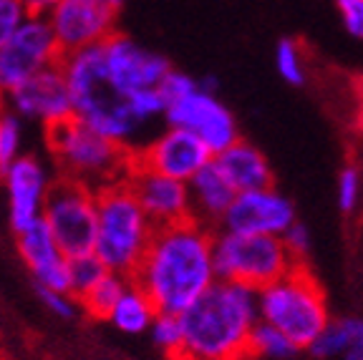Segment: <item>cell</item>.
I'll return each instance as SVG.
<instances>
[{
  "instance_id": "ac0fdd59",
  "label": "cell",
  "mask_w": 363,
  "mask_h": 360,
  "mask_svg": "<svg viewBox=\"0 0 363 360\" xmlns=\"http://www.w3.org/2000/svg\"><path fill=\"white\" fill-rule=\"evenodd\" d=\"M18 254L33 275L35 287L66 290L68 293V254L53 237L51 227L43 220L16 232Z\"/></svg>"
},
{
  "instance_id": "1f68e13d",
  "label": "cell",
  "mask_w": 363,
  "mask_h": 360,
  "mask_svg": "<svg viewBox=\"0 0 363 360\" xmlns=\"http://www.w3.org/2000/svg\"><path fill=\"white\" fill-rule=\"evenodd\" d=\"M283 242H285V247H288L290 257L295 259V265H306V257L311 254V247H313V237H311V230H308L303 222L295 220L293 225L285 230Z\"/></svg>"
},
{
  "instance_id": "5bb4252c",
  "label": "cell",
  "mask_w": 363,
  "mask_h": 360,
  "mask_svg": "<svg viewBox=\"0 0 363 360\" xmlns=\"http://www.w3.org/2000/svg\"><path fill=\"white\" fill-rule=\"evenodd\" d=\"M101 53L108 79L126 96L144 89H159L172 71L169 61L162 53L121 33H113L108 40H104Z\"/></svg>"
},
{
  "instance_id": "8fae6325",
  "label": "cell",
  "mask_w": 363,
  "mask_h": 360,
  "mask_svg": "<svg viewBox=\"0 0 363 360\" xmlns=\"http://www.w3.org/2000/svg\"><path fill=\"white\" fill-rule=\"evenodd\" d=\"M45 18L63 56L101 45L116 33V8L108 0H56Z\"/></svg>"
},
{
  "instance_id": "3957f363",
  "label": "cell",
  "mask_w": 363,
  "mask_h": 360,
  "mask_svg": "<svg viewBox=\"0 0 363 360\" xmlns=\"http://www.w3.org/2000/svg\"><path fill=\"white\" fill-rule=\"evenodd\" d=\"M61 66L66 71L71 96H74L76 118L126 147L131 154L147 144L144 141L147 129L139 124V118L131 111V96L119 91L108 79L101 45L66 53L61 58Z\"/></svg>"
},
{
  "instance_id": "5b68a950",
  "label": "cell",
  "mask_w": 363,
  "mask_h": 360,
  "mask_svg": "<svg viewBox=\"0 0 363 360\" xmlns=\"http://www.w3.org/2000/svg\"><path fill=\"white\" fill-rule=\"evenodd\" d=\"M157 225L149 220L129 181H116L99 191V222L94 254L111 272L134 275L152 242Z\"/></svg>"
},
{
  "instance_id": "7c38bea8",
  "label": "cell",
  "mask_w": 363,
  "mask_h": 360,
  "mask_svg": "<svg viewBox=\"0 0 363 360\" xmlns=\"http://www.w3.org/2000/svg\"><path fill=\"white\" fill-rule=\"evenodd\" d=\"M6 106H11L26 121H35L43 129L58 126L74 118V96L68 86L66 71L61 63L43 68L6 96Z\"/></svg>"
},
{
  "instance_id": "7a4b0ae2",
  "label": "cell",
  "mask_w": 363,
  "mask_h": 360,
  "mask_svg": "<svg viewBox=\"0 0 363 360\" xmlns=\"http://www.w3.org/2000/svg\"><path fill=\"white\" fill-rule=\"evenodd\" d=\"M260 322L255 287L217 280L182 313L184 343L174 360H247L252 330Z\"/></svg>"
},
{
  "instance_id": "d590c367",
  "label": "cell",
  "mask_w": 363,
  "mask_h": 360,
  "mask_svg": "<svg viewBox=\"0 0 363 360\" xmlns=\"http://www.w3.org/2000/svg\"><path fill=\"white\" fill-rule=\"evenodd\" d=\"M108 3H111V6L116 8V11H119V8L124 6V0H108Z\"/></svg>"
},
{
  "instance_id": "2e32d148",
  "label": "cell",
  "mask_w": 363,
  "mask_h": 360,
  "mask_svg": "<svg viewBox=\"0 0 363 360\" xmlns=\"http://www.w3.org/2000/svg\"><path fill=\"white\" fill-rule=\"evenodd\" d=\"M295 217V207L283 191L275 186L265 189L240 191L233 207L222 217L220 230L238 232V235H270L283 237Z\"/></svg>"
},
{
  "instance_id": "484cf974",
  "label": "cell",
  "mask_w": 363,
  "mask_h": 360,
  "mask_svg": "<svg viewBox=\"0 0 363 360\" xmlns=\"http://www.w3.org/2000/svg\"><path fill=\"white\" fill-rule=\"evenodd\" d=\"M23 139H26V118H21L11 106L3 103L0 108V174L23 157Z\"/></svg>"
},
{
  "instance_id": "f546056e",
  "label": "cell",
  "mask_w": 363,
  "mask_h": 360,
  "mask_svg": "<svg viewBox=\"0 0 363 360\" xmlns=\"http://www.w3.org/2000/svg\"><path fill=\"white\" fill-rule=\"evenodd\" d=\"M28 16L30 11L23 0H0V48L16 38Z\"/></svg>"
},
{
  "instance_id": "d6986e66",
  "label": "cell",
  "mask_w": 363,
  "mask_h": 360,
  "mask_svg": "<svg viewBox=\"0 0 363 360\" xmlns=\"http://www.w3.org/2000/svg\"><path fill=\"white\" fill-rule=\"evenodd\" d=\"M187 184L189 197H192V220L202 222L212 230H220L222 217L240 194L235 184L227 179V174L217 167L215 159L204 169H199Z\"/></svg>"
},
{
  "instance_id": "4fadbf2b",
  "label": "cell",
  "mask_w": 363,
  "mask_h": 360,
  "mask_svg": "<svg viewBox=\"0 0 363 360\" xmlns=\"http://www.w3.org/2000/svg\"><path fill=\"white\" fill-rule=\"evenodd\" d=\"M212 159L215 154L199 136L169 124L164 131L154 134L142 149L134 152V164L182 181H189Z\"/></svg>"
},
{
  "instance_id": "ffe728a7",
  "label": "cell",
  "mask_w": 363,
  "mask_h": 360,
  "mask_svg": "<svg viewBox=\"0 0 363 360\" xmlns=\"http://www.w3.org/2000/svg\"><path fill=\"white\" fill-rule=\"evenodd\" d=\"M217 167L227 174L238 191H252L272 186V169L267 157L250 141H235L215 157Z\"/></svg>"
},
{
  "instance_id": "52a82bcc",
  "label": "cell",
  "mask_w": 363,
  "mask_h": 360,
  "mask_svg": "<svg viewBox=\"0 0 363 360\" xmlns=\"http://www.w3.org/2000/svg\"><path fill=\"white\" fill-rule=\"evenodd\" d=\"M215 265L220 280L262 290L293 270L295 259L290 257L283 237L238 235V232L217 230Z\"/></svg>"
},
{
  "instance_id": "e575fe53",
  "label": "cell",
  "mask_w": 363,
  "mask_h": 360,
  "mask_svg": "<svg viewBox=\"0 0 363 360\" xmlns=\"http://www.w3.org/2000/svg\"><path fill=\"white\" fill-rule=\"evenodd\" d=\"M340 360H363V335L356 340V343H353V348L348 350V353L343 355Z\"/></svg>"
},
{
  "instance_id": "7402d4cb",
  "label": "cell",
  "mask_w": 363,
  "mask_h": 360,
  "mask_svg": "<svg viewBox=\"0 0 363 360\" xmlns=\"http://www.w3.org/2000/svg\"><path fill=\"white\" fill-rule=\"evenodd\" d=\"M361 335H363V317L358 315L330 317L323 330H320V335L315 338V343L308 348V353L320 360L343 358Z\"/></svg>"
},
{
  "instance_id": "4316f807",
  "label": "cell",
  "mask_w": 363,
  "mask_h": 360,
  "mask_svg": "<svg viewBox=\"0 0 363 360\" xmlns=\"http://www.w3.org/2000/svg\"><path fill=\"white\" fill-rule=\"evenodd\" d=\"M275 71L288 86H303L308 79V61L295 38H280L275 45Z\"/></svg>"
},
{
  "instance_id": "e0dca14e",
  "label": "cell",
  "mask_w": 363,
  "mask_h": 360,
  "mask_svg": "<svg viewBox=\"0 0 363 360\" xmlns=\"http://www.w3.org/2000/svg\"><path fill=\"white\" fill-rule=\"evenodd\" d=\"M129 186L134 189L136 199L142 202L144 212L157 227L177 225V222L192 220V197L189 184L174 176L159 174V171L144 169L139 164H131L126 176Z\"/></svg>"
},
{
  "instance_id": "9c48e42d",
  "label": "cell",
  "mask_w": 363,
  "mask_h": 360,
  "mask_svg": "<svg viewBox=\"0 0 363 360\" xmlns=\"http://www.w3.org/2000/svg\"><path fill=\"white\" fill-rule=\"evenodd\" d=\"M63 51L45 13H30L11 43L0 48V99L11 96L30 76L61 63Z\"/></svg>"
},
{
  "instance_id": "d6a6232c",
  "label": "cell",
  "mask_w": 363,
  "mask_h": 360,
  "mask_svg": "<svg viewBox=\"0 0 363 360\" xmlns=\"http://www.w3.org/2000/svg\"><path fill=\"white\" fill-rule=\"evenodd\" d=\"M335 11L346 33L363 40V0H335Z\"/></svg>"
},
{
  "instance_id": "83f0119b",
  "label": "cell",
  "mask_w": 363,
  "mask_h": 360,
  "mask_svg": "<svg viewBox=\"0 0 363 360\" xmlns=\"http://www.w3.org/2000/svg\"><path fill=\"white\" fill-rule=\"evenodd\" d=\"M152 343L157 345L162 353H167L172 360L179 355L182 343H184V325H182V315L174 313H159L157 320L149 327Z\"/></svg>"
},
{
  "instance_id": "44dd1931",
  "label": "cell",
  "mask_w": 363,
  "mask_h": 360,
  "mask_svg": "<svg viewBox=\"0 0 363 360\" xmlns=\"http://www.w3.org/2000/svg\"><path fill=\"white\" fill-rule=\"evenodd\" d=\"M157 315L159 310L154 305V300L131 280L124 293H121L119 303L113 305V310L108 313L106 320L124 335H142V332H149Z\"/></svg>"
},
{
  "instance_id": "836d02e7",
  "label": "cell",
  "mask_w": 363,
  "mask_h": 360,
  "mask_svg": "<svg viewBox=\"0 0 363 360\" xmlns=\"http://www.w3.org/2000/svg\"><path fill=\"white\" fill-rule=\"evenodd\" d=\"M23 3L28 6L30 13H45L53 3H56V0H23Z\"/></svg>"
},
{
  "instance_id": "6da1fadb",
  "label": "cell",
  "mask_w": 363,
  "mask_h": 360,
  "mask_svg": "<svg viewBox=\"0 0 363 360\" xmlns=\"http://www.w3.org/2000/svg\"><path fill=\"white\" fill-rule=\"evenodd\" d=\"M215 232L197 220L157 227L131 280L154 300L159 313L182 315L220 280Z\"/></svg>"
},
{
  "instance_id": "d4e9b609",
  "label": "cell",
  "mask_w": 363,
  "mask_h": 360,
  "mask_svg": "<svg viewBox=\"0 0 363 360\" xmlns=\"http://www.w3.org/2000/svg\"><path fill=\"white\" fill-rule=\"evenodd\" d=\"M108 272L111 270H108L94 252L68 257V293L81 300L91 287L96 285V282H101Z\"/></svg>"
},
{
  "instance_id": "9a60e30c",
  "label": "cell",
  "mask_w": 363,
  "mask_h": 360,
  "mask_svg": "<svg viewBox=\"0 0 363 360\" xmlns=\"http://www.w3.org/2000/svg\"><path fill=\"white\" fill-rule=\"evenodd\" d=\"M53 181L56 179L51 176L48 164L35 154H23L18 162H13L3 171L8 220H11L13 232H21L43 220Z\"/></svg>"
},
{
  "instance_id": "cb8c5ba5",
  "label": "cell",
  "mask_w": 363,
  "mask_h": 360,
  "mask_svg": "<svg viewBox=\"0 0 363 360\" xmlns=\"http://www.w3.org/2000/svg\"><path fill=\"white\" fill-rule=\"evenodd\" d=\"M298 345L285 335L283 330H278L270 322H257L252 330V340H250V353L252 358H270V360H288L298 353Z\"/></svg>"
},
{
  "instance_id": "8d00e7d4",
  "label": "cell",
  "mask_w": 363,
  "mask_h": 360,
  "mask_svg": "<svg viewBox=\"0 0 363 360\" xmlns=\"http://www.w3.org/2000/svg\"><path fill=\"white\" fill-rule=\"evenodd\" d=\"M3 103H6V101H0V108H3Z\"/></svg>"
},
{
  "instance_id": "4dcf8cb0",
  "label": "cell",
  "mask_w": 363,
  "mask_h": 360,
  "mask_svg": "<svg viewBox=\"0 0 363 360\" xmlns=\"http://www.w3.org/2000/svg\"><path fill=\"white\" fill-rule=\"evenodd\" d=\"M40 303L45 305V310H51L53 315L61 317V320H71L76 317V313L81 310L79 298H74L66 290H48V287H35Z\"/></svg>"
},
{
  "instance_id": "f1b7e54d",
  "label": "cell",
  "mask_w": 363,
  "mask_h": 360,
  "mask_svg": "<svg viewBox=\"0 0 363 360\" xmlns=\"http://www.w3.org/2000/svg\"><path fill=\"white\" fill-rule=\"evenodd\" d=\"M361 191H363L361 171L353 164L343 167L338 174V184H335V199H338L340 212L351 214L358 207V202H361Z\"/></svg>"
},
{
  "instance_id": "277c9868",
  "label": "cell",
  "mask_w": 363,
  "mask_h": 360,
  "mask_svg": "<svg viewBox=\"0 0 363 360\" xmlns=\"http://www.w3.org/2000/svg\"><path fill=\"white\" fill-rule=\"evenodd\" d=\"M45 144L58 176L89 184L96 191L124 181L134 164L129 149L99 134L76 116L45 129Z\"/></svg>"
},
{
  "instance_id": "30bf717a",
  "label": "cell",
  "mask_w": 363,
  "mask_h": 360,
  "mask_svg": "<svg viewBox=\"0 0 363 360\" xmlns=\"http://www.w3.org/2000/svg\"><path fill=\"white\" fill-rule=\"evenodd\" d=\"M164 121L169 126H179L199 136L215 157L227 147H233L235 141H240V129L233 111L225 106V101H220L217 91L207 89L202 81L192 94L167 106Z\"/></svg>"
},
{
  "instance_id": "8992f818",
  "label": "cell",
  "mask_w": 363,
  "mask_h": 360,
  "mask_svg": "<svg viewBox=\"0 0 363 360\" xmlns=\"http://www.w3.org/2000/svg\"><path fill=\"white\" fill-rule=\"evenodd\" d=\"M260 320L283 330L301 350H308L330 320L320 282L306 265H295L280 280L257 290Z\"/></svg>"
},
{
  "instance_id": "ba28073f",
  "label": "cell",
  "mask_w": 363,
  "mask_h": 360,
  "mask_svg": "<svg viewBox=\"0 0 363 360\" xmlns=\"http://www.w3.org/2000/svg\"><path fill=\"white\" fill-rule=\"evenodd\" d=\"M43 222L68 257L94 252L99 222V191L89 184L58 176L45 202Z\"/></svg>"
},
{
  "instance_id": "603a6c76",
  "label": "cell",
  "mask_w": 363,
  "mask_h": 360,
  "mask_svg": "<svg viewBox=\"0 0 363 360\" xmlns=\"http://www.w3.org/2000/svg\"><path fill=\"white\" fill-rule=\"evenodd\" d=\"M131 282L129 275H119V272H108L101 282L91 287L89 293L79 300L81 310L91 317H104L106 320L108 313L113 310V305L119 303L121 293L126 290V285Z\"/></svg>"
}]
</instances>
